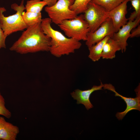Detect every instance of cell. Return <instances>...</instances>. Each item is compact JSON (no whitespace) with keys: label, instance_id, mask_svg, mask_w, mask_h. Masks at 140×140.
Returning <instances> with one entry per match:
<instances>
[{"label":"cell","instance_id":"1","mask_svg":"<svg viewBox=\"0 0 140 140\" xmlns=\"http://www.w3.org/2000/svg\"><path fill=\"white\" fill-rule=\"evenodd\" d=\"M26 29L10 48V51L21 54L50 51L51 39L44 33L41 22Z\"/></svg>","mask_w":140,"mask_h":140},{"label":"cell","instance_id":"2","mask_svg":"<svg viewBox=\"0 0 140 140\" xmlns=\"http://www.w3.org/2000/svg\"><path fill=\"white\" fill-rule=\"evenodd\" d=\"M51 22L49 18H45L42 19L41 26L44 33L51 39L49 51L52 55L59 58L73 53L81 47L82 44L80 41L66 37L54 29L51 26Z\"/></svg>","mask_w":140,"mask_h":140},{"label":"cell","instance_id":"3","mask_svg":"<svg viewBox=\"0 0 140 140\" xmlns=\"http://www.w3.org/2000/svg\"><path fill=\"white\" fill-rule=\"evenodd\" d=\"M24 0H22L20 5L16 3L11 5V8L16 11L12 15L5 16L3 13L6 11L3 7H0V25L7 37L12 33L22 31L27 27L22 16V13L25 10Z\"/></svg>","mask_w":140,"mask_h":140},{"label":"cell","instance_id":"4","mask_svg":"<svg viewBox=\"0 0 140 140\" xmlns=\"http://www.w3.org/2000/svg\"><path fill=\"white\" fill-rule=\"evenodd\" d=\"M58 25L68 38L79 41H86L89 32L88 24L82 14L73 19L64 20Z\"/></svg>","mask_w":140,"mask_h":140},{"label":"cell","instance_id":"5","mask_svg":"<svg viewBox=\"0 0 140 140\" xmlns=\"http://www.w3.org/2000/svg\"><path fill=\"white\" fill-rule=\"evenodd\" d=\"M74 0H58L53 5L44 8L51 22L58 25L63 21L73 19L77 15L69 9Z\"/></svg>","mask_w":140,"mask_h":140},{"label":"cell","instance_id":"6","mask_svg":"<svg viewBox=\"0 0 140 140\" xmlns=\"http://www.w3.org/2000/svg\"><path fill=\"white\" fill-rule=\"evenodd\" d=\"M106 10L100 5L91 2L88 4L83 15L90 32L96 30L108 17Z\"/></svg>","mask_w":140,"mask_h":140},{"label":"cell","instance_id":"7","mask_svg":"<svg viewBox=\"0 0 140 140\" xmlns=\"http://www.w3.org/2000/svg\"><path fill=\"white\" fill-rule=\"evenodd\" d=\"M103 88L104 89H107L114 92L115 96L120 97L126 103L127 107L125 110L122 112H118L116 114V117L119 120L123 119L126 114L131 110H136L140 111L139 84L135 90L136 94V97L135 98L127 97L121 95L116 91L114 86L110 83L104 84Z\"/></svg>","mask_w":140,"mask_h":140},{"label":"cell","instance_id":"8","mask_svg":"<svg viewBox=\"0 0 140 140\" xmlns=\"http://www.w3.org/2000/svg\"><path fill=\"white\" fill-rule=\"evenodd\" d=\"M115 32L111 19L108 18L95 31L88 34L86 45L88 48L100 41L106 37L111 38Z\"/></svg>","mask_w":140,"mask_h":140},{"label":"cell","instance_id":"9","mask_svg":"<svg viewBox=\"0 0 140 140\" xmlns=\"http://www.w3.org/2000/svg\"><path fill=\"white\" fill-rule=\"evenodd\" d=\"M140 22V16L134 20H128L127 23L121 27L118 31L114 33L111 38L118 44L122 53L125 52L128 46L127 40L130 37V32L133 29L136 27Z\"/></svg>","mask_w":140,"mask_h":140},{"label":"cell","instance_id":"10","mask_svg":"<svg viewBox=\"0 0 140 140\" xmlns=\"http://www.w3.org/2000/svg\"><path fill=\"white\" fill-rule=\"evenodd\" d=\"M131 0H126L118 6L107 12V16L112 20L115 32H117L128 21V18L126 17L127 13V4Z\"/></svg>","mask_w":140,"mask_h":140},{"label":"cell","instance_id":"11","mask_svg":"<svg viewBox=\"0 0 140 140\" xmlns=\"http://www.w3.org/2000/svg\"><path fill=\"white\" fill-rule=\"evenodd\" d=\"M104 84L101 82L99 86H93L90 89L84 90L76 89L71 94L74 100H77V103L83 104L87 110L93 107V105L90 100L91 94L94 91L102 90Z\"/></svg>","mask_w":140,"mask_h":140},{"label":"cell","instance_id":"12","mask_svg":"<svg viewBox=\"0 0 140 140\" xmlns=\"http://www.w3.org/2000/svg\"><path fill=\"white\" fill-rule=\"evenodd\" d=\"M19 132L18 127L0 116V140H15Z\"/></svg>","mask_w":140,"mask_h":140},{"label":"cell","instance_id":"13","mask_svg":"<svg viewBox=\"0 0 140 140\" xmlns=\"http://www.w3.org/2000/svg\"><path fill=\"white\" fill-rule=\"evenodd\" d=\"M121 50V48L115 40L110 38L104 44L101 55L103 59H112L116 56V52Z\"/></svg>","mask_w":140,"mask_h":140},{"label":"cell","instance_id":"14","mask_svg":"<svg viewBox=\"0 0 140 140\" xmlns=\"http://www.w3.org/2000/svg\"><path fill=\"white\" fill-rule=\"evenodd\" d=\"M110 38L111 37L109 36H107L100 41L88 47L89 58L94 62L100 59L101 58L104 45Z\"/></svg>","mask_w":140,"mask_h":140},{"label":"cell","instance_id":"15","mask_svg":"<svg viewBox=\"0 0 140 140\" xmlns=\"http://www.w3.org/2000/svg\"><path fill=\"white\" fill-rule=\"evenodd\" d=\"M22 15L24 22L27 27L41 22L42 19L41 12L24 11Z\"/></svg>","mask_w":140,"mask_h":140},{"label":"cell","instance_id":"16","mask_svg":"<svg viewBox=\"0 0 140 140\" xmlns=\"http://www.w3.org/2000/svg\"><path fill=\"white\" fill-rule=\"evenodd\" d=\"M47 5V3L44 1L40 0H29L27 1L25 6L27 11L40 13L44 7Z\"/></svg>","mask_w":140,"mask_h":140},{"label":"cell","instance_id":"17","mask_svg":"<svg viewBox=\"0 0 140 140\" xmlns=\"http://www.w3.org/2000/svg\"><path fill=\"white\" fill-rule=\"evenodd\" d=\"M126 0H92L91 2L101 5L108 12Z\"/></svg>","mask_w":140,"mask_h":140},{"label":"cell","instance_id":"18","mask_svg":"<svg viewBox=\"0 0 140 140\" xmlns=\"http://www.w3.org/2000/svg\"><path fill=\"white\" fill-rule=\"evenodd\" d=\"M92 0H74L73 3L69 7L71 10L78 15L84 13L87 8L89 3Z\"/></svg>","mask_w":140,"mask_h":140},{"label":"cell","instance_id":"19","mask_svg":"<svg viewBox=\"0 0 140 140\" xmlns=\"http://www.w3.org/2000/svg\"><path fill=\"white\" fill-rule=\"evenodd\" d=\"M130 2L135 11L131 13L128 19L133 21L140 16V0H131Z\"/></svg>","mask_w":140,"mask_h":140},{"label":"cell","instance_id":"20","mask_svg":"<svg viewBox=\"0 0 140 140\" xmlns=\"http://www.w3.org/2000/svg\"><path fill=\"white\" fill-rule=\"evenodd\" d=\"M5 99L0 92V115L9 118L11 116V114L5 107Z\"/></svg>","mask_w":140,"mask_h":140},{"label":"cell","instance_id":"21","mask_svg":"<svg viewBox=\"0 0 140 140\" xmlns=\"http://www.w3.org/2000/svg\"><path fill=\"white\" fill-rule=\"evenodd\" d=\"M6 37L0 25V49L2 48H6L5 40Z\"/></svg>","mask_w":140,"mask_h":140},{"label":"cell","instance_id":"22","mask_svg":"<svg viewBox=\"0 0 140 140\" xmlns=\"http://www.w3.org/2000/svg\"><path fill=\"white\" fill-rule=\"evenodd\" d=\"M137 27L131 30L130 38H132L134 37H138L140 36V25H138Z\"/></svg>","mask_w":140,"mask_h":140},{"label":"cell","instance_id":"23","mask_svg":"<svg viewBox=\"0 0 140 140\" xmlns=\"http://www.w3.org/2000/svg\"><path fill=\"white\" fill-rule=\"evenodd\" d=\"M43 1L46 2L47 6H50L54 4L58 0H43Z\"/></svg>","mask_w":140,"mask_h":140}]
</instances>
